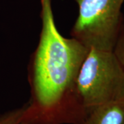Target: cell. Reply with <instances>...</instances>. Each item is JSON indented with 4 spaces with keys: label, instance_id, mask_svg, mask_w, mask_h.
Returning <instances> with one entry per match:
<instances>
[{
    "label": "cell",
    "instance_id": "obj_1",
    "mask_svg": "<svg viewBox=\"0 0 124 124\" xmlns=\"http://www.w3.org/2000/svg\"><path fill=\"white\" fill-rule=\"evenodd\" d=\"M41 29L28 66L31 89L20 124H80L86 112L76 93V80L89 49L59 31L52 0H40Z\"/></svg>",
    "mask_w": 124,
    "mask_h": 124
},
{
    "label": "cell",
    "instance_id": "obj_2",
    "mask_svg": "<svg viewBox=\"0 0 124 124\" xmlns=\"http://www.w3.org/2000/svg\"><path fill=\"white\" fill-rule=\"evenodd\" d=\"M75 88L86 115L105 103L124 99V67L112 51L89 49Z\"/></svg>",
    "mask_w": 124,
    "mask_h": 124
},
{
    "label": "cell",
    "instance_id": "obj_3",
    "mask_svg": "<svg viewBox=\"0 0 124 124\" xmlns=\"http://www.w3.org/2000/svg\"><path fill=\"white\" fill-rule=\"evenodd\" d=\"M78 15L71 37L88 49L112 51L124 25V0H75Z\"/></svg>",
    "mask_w": 124,
    "mask_h": 124
},
{
    "label": "cell",
    "instance_id": "obj_4",
    "mask_svg": "<svg viewBox=\"0 0 124 124\" xmlns=\"http://www.w3.org/2000/svg\"><path fill=\"white\" fill-rule=\"evenodd\" d=\"M80 124H124V99L96 108Z\"/></svg>",
    "mask_w": 124,
    "mask_h": 124
},
{
    "label": "cell",
    "instance_id": "obj_5",
    "mask_svg": "<svg viewBox=\"0 0 124 124\" xmlns=\"http://www.w3.org/2000/svg\"><path fill=\"white\" fill-rule=\"evenodd\" d=\"M25 105L0 115V124H20Z\"/></svg>",
    "mask_w": 124,
    "mask_h": 124
},
{
    "label": "cell",
    "instance_id": "obj_6",
    "mask_svg": "<svg viewBox=\"0 0 124 124\" xmlns=\"http://www.w3.org/2000/svg\"><path fill=\"white\" fill-rule=\"evenodd\" d=\"M112 52L124 68V25L120 31Z\"/></svg>",
    "mask_w": 124,
    "mask_h": 124
}]
</instances>
